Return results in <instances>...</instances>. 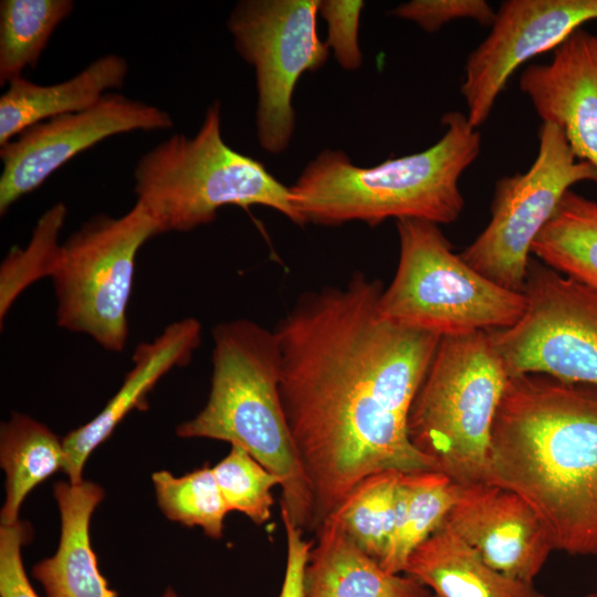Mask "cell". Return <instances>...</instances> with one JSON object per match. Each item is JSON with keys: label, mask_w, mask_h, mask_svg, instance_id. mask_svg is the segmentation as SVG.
<instances>
[{"label": "cell", "mask_w": 597, "mask_h": 597, "mask_svg": "<svg viewBox=\"0 0 597 597\" xmlns=\"http://www.w3.org/2000/svg\"><path fill=\"white\" fill-rule=\"evenodd\" d=\"M545 265L597 290V201L572 189L533 242Z\"/></svg>", "instance_id": "603a6c76"}, {"label": "cell", "mask_w": 597, "mask_h": 597, "mask_svg": "<svg viewBox=\"0 0 597 597\" xmlns=\"http://www.w3.org/2000/svg\"><path fill=\"white\" fill-rule=\"evenodd\" d=\"M444 523L494 569L533 582L554 551L534 510L516 493L489 483L460 485Z\"/></svg>", "instance_id": "5bb4252c"}, {"label": "cell", "mask_w": 597, "mask_h": 597, "mask_svg": "<svg viewBox=\"0 0 597 597\" xmlns=\"http://www.w3.org/2000/svg\"><path fill=\"white\" fill-rule=\"evenodd\" d=\"M404 574L427 587L429 597H546L533 582L488 565L444 522L411 553Z\"/></svg>", "instance_id": "ffe728a7"}, {"label": "cell", "mask_w": 597, "mask_h": 597, "mask_svg": "<svg viewBox=\"0 0 597 597\" xmlns=\"http://www.w3.org/2000/svg\"><path fill=\"white\" fill-rule=\"evenodd\" d=\"M0 462L6 473V499L0 520L1 525H12L19 522V511L29 492L63 470V441L45 425L14 412L1 425Z\"/></svg>", "instance_id": "44dd1931"}, {"label": "cell", "mask_w": 597, "mask_h": 597, "mask_svg": "<svg viewBox=\"0 0 597 597\" xmlns=\"http://www.w3.org/2000/svg\"><path fill=\"white\" fill-rule=\"evenodd\" d=\"M597 20V0L503 1L485 39L468 55L460 87L469 123L479 128L511 75L530 59L555 50L584 23Z\"/></svg>", "instance_id": "4fadbf2b"}, {"label": "cell", "mask_w": 597, "mask_h": 597, "mask_svg": "<svg viewBox=\"0 0 597 597\" xmlns=\"http://www.w3.org/2000/svg\"><path fill=\"white\" fill-rule=\"evenodd\" d=\"M383 290L356 272L343 286L302 295L274 329L281 402L315 533L363 479L436 470L410 442L407 419L441 336L386 318Z\"/></svg>", "instance_id": "6da1fadb"}, {"label": "cell", "mask_w": 597, "mask_h": 597, "mask_svg": "<svg viewBox=\"0 0 597 597\" xmlns=\"http://www.w3.org/2000/svg\"><path fill=\"white\" fill-rule=\"evenodd\" d=\"M127 74V61L107 54L56 84L13 80L0 97V147L35 124L94 106L111 90L122 87Z\"/></svg>", "instance_id": "d6986e66"}, {"label": "cell", "mask_w": 597, "mask_h": 597, "mask_svg": "<svg viewBox=\"0 0 597 597\" xmlns=\"http://www.w3.org/2000/svg\"><path fill=\"white\" fill-rule=\"evenodd\" d=\"M509 379L489 332L443 336L415 395L408 437L459 485L485 482L493 420Z\"/></svg>", "instance_id": "8992f818"}, {"label": "cell", "mask_w": 597, "mask_h": 597, "mask_svg": "<svg viewBox=\"0 0 597 597\" xmlns=\"http://www.w3.org/2000/svg\"><path fill=\"white\" fill-rule=\"evenodd\" d=\"M304 570V597H429L430 590L406 574H391L366 554L331 514Z\"/></svg>", "instance_id": "e0dca14e"}, {"label": "cell", "mask_w": 597, "mask_h": 597, "mask_svg": "<svg viewBox=\"0 0 597 597\" xmlns=\"http://www.w3.org/2000/svg\"><path fill=\"white\" fill-rule=\"evenodd\" d=\"M170 114L153 104L117 93L94 106L35 124L0 147V214L38 189L53 172L82 151L114 135L167 130Z\"/></svg>", "instance_id": "7c38bea8"}, {"label": "cell", "mask_w": 597, "mask_h": 597, "mask_svg": "<svg viewBox=\"0 0 597 597\" xmlns=\"http://www.w3.org/2000/svg\"><path fill=\"white\" fill-rule=\"evenodd\" d=\"M521 318L489 332L509 376L597 386V290L531 258Z\"/></svg>", "instance_id": "8fae6325"}, {"label": "cell", "mask_w": 597, "mask_h": 597, "mask_svg": "<svg viewBox=\"0 0 597 597\" xmlns=\"http://www.w3.org/2000/svg\"><path fill=\"white\" fill-rule=\"evenodd\" d=\"M286 535V565L279 597H304V570L313 543L303 538L304 532L281 513Z\"/></svg>", "instance_id": "1f68e13d"}, {"label": "cell", "mask_w": 597, "mask_h": 597, "mask_svg": "<svg viewBox=\"0 0 597 597\" xmlns=\"http://www.w3.org/2000/svg\"><path fill=\"white\" fill-rule=\"evenodd\" d=\"M441 125L442 136L429 148L373 167L356 166L342 150L318 154L290 187L303 223L455 221L464 207L459 180L480 154L481 134L459 111L446 113Z\"/></svg>", "instance_id": "3957f363"}, {"label": "cell", "mask_w": 597, "mask_h": 597, "mask_svg": "<svg viewBox=\"0 0 597 597\" xmlns=\"http://www.w3.org/2000/svg\"><path fill=\"white\" fill-rule=\"evenodd\" d=\"M74 9L71 0H1L0 84L35 67L57 25Z\"/></svg>", "instance_id": "cb8c5ba5"}, {"label": "cell", "mask_w": 597, "mask_h": 597, "mask_svg": "<svg viewBox=\"0 0 597 597\" xmlns=\"http://www.w3.org/2000/svg\"><path fill=\"white\" fill-rule=\"evenodd\" d=\"M151 478L157 503L169 520L200 526L211 538L222 536L223 521L230 511L212 468L203 465L182 476L158 471Z\"/></svg>", "instance_id": "484cf974"}, {"label": "cell", "mask_w": 597, "mask_h": 597, "mask_svg": "<svg viewBox=\"0 0 597 597\" xmlns=\"http://www.w3.org/2000/svg\"><path fill=\"white\" fill-rule=\"evenodd\" d=\"M362 0H320L318 14L327 23L326 44L333 50L341 67L354 71L360 67L363 54L358 43Z\"/></svg>", "instance_id": "f1b7e54d"}, {"label": "cell", "mask_w": 597, "mask_h": 597, "mask_svg": "<svg viewBox=\"0 0 597 597\" xmlns=\"http://www.w3.org/2000/svg\"><path fill=\"white\" fill-rule=\"evenodd\" d=\"M401 473L388 470L363 479L332 513L359 548L379 564L395 527Z\"/></svg>", "instance_id": "d4e9b609"}, {"label": "cell", "mask_w": 597, "mask_h": 597, "mask_svg": "<svg viewBox=\"0 0 597 597\" xmlns=\"http://www.w3.org/2000/svg\"><path fill=\"white\" fill-rule=\"evenodd\" d=\"M537 136L531 167L495 182L490 221L460 253L490 281L522 293L533 242L564 195L576 184H597L594 167L576 158L558 126L542 122Z\"/></svg>", "instance_id": "9c48e42d"}, {"label": "cell", "mask_w": 597, "mask_h": 597, "mask_svg": "<svg viewBox=\"0 0 597 597\" xmlns=\"http://www.w3.org/2000/svg\"><path fill=\"white\" fill-rule=\"evenodd\" d=\"M213 474L229 511L263 524L271 517L272 489L282 480L238 446L213 468Z\"/></svg>", "instance_id": "83f0119b"}, {"label": "cell", "mask_w": 597, "mask_h": 597, "mask_svg": "<svg viewBox=\"0 0 597 597\" xmlns=\"http://www.w3.org/2000/svg\"><path fill=\"white\" fill-rule=\"evenodd\" d=\"M161 597H178L177 594L171 589L168 588Z\"/></svg>", "instance_id": "d6a6232c"}, {"label": "cell", "mask_w": 597, "mask_h": 597, "mask_svg": "<svg viewBox=\"0 0 597 597\" xmlns=\"http://www.w3.org/2000/svg\"><path fill=\"white\" fill-rule=\"evenodd\" d=\"M134 181L136 201L149 212L159 234L209 224L228 205L264 206L304 226L290 187L223 140L219 101L207 108L193 136L174 134L144 154Z\"/></svg>", "instance_id": "5b68a950"}, {"label": "cell", "mask_w": 597, "mask_h": 597, "mask_svg": "<svg viewBox=\"0 0 597 597\" xmlns=\"http://www.w3.org/2000/svg\"><path fill=\"white\" fill-rule=\"evenodd\" d=\"M67 216L63 202L50 207L38 220L24 248L12 247L0 268V322L17 297L35 281L52 275L61 245L59 237Z\"/></svg>", "instance_id": "4316f807"}, {"label": "cell", "mask_w": 597, "mask_h": 597, "mask_svg": "<svg viewBox=\"0 0 597 597\" xmlns=\"http://www.w3.org/2000/svg\"><path fill=\"white\" fill-rule=\"evenodd\" d=\"M54 498L61 515L57 551L32 568L48 597H117L100 573L90 543V520L104 498V490L91 481L57 482Z\"/></svg>", "instance_id": "ac0fdd59"}, {"label": "cell", "mask_w": 597, "mask_h": 597, "mask_svg": "<svg viewBox=\"0 0 597 597\" xmlns=\"http://www.w3.org/2000/svg\"><path fill=\"white\" fill-rule=\"evenodd\" d=\"M459 492V484L436 470L400 474L395 527L380 562L387 572L404 574L411 553L443 524Z\"/></svg>", "instance_id": "7402d4cb"}, {"label": "cell", "mask_w": 597, "mask_h": 597, "mask_svg": "<svg viewBox=\"0 0 597 597\" xmlns=\"http://www.w3.org/2000/svg\"><path fill=\"white\" fill-rule=\"evenodd\" d=\"M391 14L417 23L428 33L460 19L491 27L495 18V11L484 0H411L396 7Z\"/></svg>", "instance_id": "f546056e"}, {"label": "cell", "mask_w": 597, "mask_h": 597, "mask_svg": "<svg viewBox=\"0 0 597 597\" xmlns=\"http://www.w3.org/2000/svg\"><path fill=\"white\" fill-rule=\"evenodd\" d=\"M594 593H595V594H596V596H597V584H596V590H595Z\"/></svg>", "instance_id": "e575fe53"}, {"label": "cell", "mask_w": 597, "mask_h": 597, "mask_svg": "<svg viewBox=\"0 0 597 597\" xmlns=\"http://www.w3.org/2000/svg\"><path fill=\"white\" fill-rule=\"evenodd\" d=\"M201 335L200 322L186 317L168 324L153 341L138 344L132 357L133 367L118 391L96 417L62 439L65 452L62 471L69 482L83 481V468L93 450L112 434L128 412L147 406L146 397L161 377L190 362Z\"/></svg>", "instance_id": "2e32d148"}, {"label": "cell", "mask_w": 597, "mask_h": 597, "mask_svg": "<svg viewBox=\"0 0 597 597\" xmlns=\"http://www.w3.org/2000/svg\"><path fill=\"white\" fill-rule=\"evenodd\" d=\"M584 597H597V596H596V594H595V593H589V594H587V595H586V596H584Z\"/></svg>", "instance_id": "836d02e7"}, {"label": "cell", "mask_w": 597, "mask_h": 597, "mask_svg": "<svg viewBox=\"0 0 597 597\" xmlns=\"http://www.w3.org/2000/svg\"><path fill=\"white\" fill-rule=\"evenodd\" d=\"M485 482L521 496L554 549L597 555V386L543 374L509 376Z\"/></svg>", "instance_id": "7a4b0ae2"}, {"label": "cell", "mask_w": 597, "mask_h": 597, "mask_svg": "<svg viewBox=\"0 0 597 597\" xmlns=\"http://www.w3.org/2000/svg\"><path fill=\"white\" fill-rule=\"evenodd\" d=\"M519 86L542 122L558 126L576 158L597 172V34L578 28L549 62L525 67Z\"/></svg>", "instance_id": "9a60e30c"}, {"label": "cell", "mask_w": 597, "mask_h": 597, "mask_svg": "<svg viewBox=\"0 0 597 597\" xmlns=\"http://www.w3.org/2000/svg\"><path fill=\"white\" fill-rule=\"evenodd\" d=\"M212 377L203 409L180 423L181 438L227 441L282 480L281 513L313 532V499L279 391L280 353L274 331L248 320L212 329Z\"/></svg>", "instance_id": "277c9868"}, {"label": "cell", "mask_w": 597, "mask_h": 597, "mask_svg": "<svg viewBox=\"0 0 597 597\" xmlns=\"http://www.w3.org/2000/svg\"><path fill=\"white\" fill-rule=\"evenodd\" d=\"M396 224L399 261L379 298L386 318L441 337L504 329L521 318L524 293L471 268L438 224L418 219H400Z\"/></svg>", "instance_id": "52a82bcc"}, {"label": "cell", "mask_w": 597, "mask_h": 597, "mask_svg": "<svg viewBox=\"0 0 597 597\" xmlns=\"http://www.w3.org/2000/svg\"><path fill=\"white\" fill-rule=\"evenodd\" d=\"M29 534L28 525L21 522L0 527V597H39L28 579L21 555Z\"/></svg>", "instance_id": "4dcf8cb0"}, {"label": "cell", "mask_w": 597, "mask_h": 597, "mask_svg": "<svg viewBox=\"0 0 597 597\" xmlns=\"http://www.w3.org/2000/svg\"><path fill=\"white\" fill-rule=\"evenodd\" d=\"M318 6L320 0H241L227 21L237 52L254 67L258 140L273 155L293 136L292 96L300 77L328 57L317 32Z\"/></svg>", "instance_id": "30bf717a"}, {"label": "cell", "mask_w": 597, "mask_h": 597, "mask_svg": "<svg viewBox=\"0 0 597 597\" xmlns=\"http://www.w3.org/2000/svg\"><path fill=\"white\" fill-rule=\"evenodd\" d=\"M158 229L139 202L121 217L97 214L61 245L51 275L56 324L119 353L128 337L127 310L139 249Z\"/></svg>", "instance_id": "ba28073f"}]
</instances>
